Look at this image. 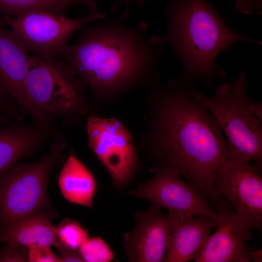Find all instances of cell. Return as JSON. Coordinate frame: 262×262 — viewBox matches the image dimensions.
Returning <instances> with one entry per match:
<instances>
[{
    "mask_svg": "<svg viewBox=\"0 0 262 262\" xmlns=\"http://www.w3.org/2000/svg\"><path fill=\"white\" fill-rule=\"evenodd\" d=\"M0 109L10 115L14 114L16 108L0 86Z\"/></svg>",
    "mask_w": 262,
    "mask_h": 262,
    "instance_id": "484cf974",
    "label": "cell"
},
{
    "mask_svg": "<svg viewBox=\"0 0 262 262\" xmlns=\"http://www.w3.org/2000/svg\"><path fill=\"white\" fill-rule=\"evenodd\" d=\"M88 146L110 174L114 186L121 189L133 179L140 166L131 134L116 117H87Z\"/></svg>",
    "mask_w": 262,
    "mask_h": 262,
    "instance_id": "52a82bcc",
    "label": "cell"
},
{
    "mask_svg": "<svg viewBox=\"0 0 262 262\" xmlns=\"http://www.w3.org/2000/svg\"><path fill=\"white\" fill-rule=\"evenodd\" d=\"M54 230L61 245V249L79 251L89 237L87 229L79 222L69 218H65L59 224L54 226Z\"/></svg>",
    "mask_w": 262,
    "mask_h": 262,
    "instance_id": "d6986e66",
    "label": "cell"
},
{
    "mask_svg": "<svg viewBox=\"0 0 262 262\" xmlns=\"http://www.w3.org/2000/svg\"><path fill=\"white\" fill-rule=\"evenodd\" d=\"M1 235V231H0V235Z\"/></svg>",
    "mask_w": 262,
    "mask_h": 262,
    "instance_id": "f1b7e54d",
    "label": "cell"
},
{
    "mask_svg": "<svg viewBox=\"0 0 262 262\" xmlns=\"http://www.w3.org/2000/svg\"><path fill=\"white\" fill-rule=\"evenodd\" d=\"M48 138L33 123L16 121L0 128V176L38 150Z\"/></svg>",
    "mask_w": 262,
    "mask_h": 262,
    "instance_id": "9a60e30c",
    "label": "cell"
},
{
    "mask_svg": "<svg viewBox=\"0 0 262 262\" xmlns=\"http://www.w3.org/2000/svg\"><path fill=\"white\" fill-rule=\"evenodd\" d=\"M150 170L154 173L152 178L139 183L129 195L147 200L170 212L217 220L218 213L209 201L176 171L158 167H151Z\"/></svg>",
    "mask_w": 262,
    "mask_h": 262,
    "instance_id": "8fae6325",
    "label": "cell"
},
{
    "mask_svg": "<svg viewBox=\"0 0 262 262\" xmlns=\"http://www.w3.org/2000/svg\"><path fill=\"white\" fill-rule=\"evenodd\" d=\"M84 4L88 13L99 12L95 0H0V13L18 16L32 12L65 16L69 8Z\"/></svg>",
    "mask_w": 262,
    "mask_h": 262,
    "instance_id": "ac0fdd59",
    "label": "cell"
},
{
    "mask_svg": "<svg viewBox=\"0 0 262 262\" xmlns=\"http://www.w3.org/2000/svg\"><path fill=\"white\" fill-rule=\"evenodd\" d=\"M28 51L22 41L0 22V86L33 125L48 132L53 128L54 121L33 102L26 88L31 57Z\"/></svg>",
    "mask_w": 262,
    "mask_h": 262,
    "instance_id": "30bf717a",
    "label": "cell"
},
{
    "mask_svg": "<svg viewBox=\"0 0 262 262\" xmlns=\"http://www.w3.org/2000/svg\"><path fill=\"white\" fill-rule=\"evenodd\" d=\"M25 85L33 102L55 120L73 124L93 115L86 85L66 62L35 53L30 57Z\"/></svg>",
    "mask_w": 262,
    "mask_h": 262,
    "instance_id": "5b68a950",
    "label": "cell"
},
{
    "mask_svg": "<svg viewBox=\"0 0 262 262\" xmlns=\"http://www.w3.org/2000/svg\"><path fill=\"white\" fill-rule=\"evenodd\" d=\"M216 221L209 218L183 215L170 235L163 262H187L194 259Z\"/></svg>",
    "mask_w": 262,
    "mask_h": 262,
    "instance_id": "5bb4252c",
    "label": "cell"
},
{
    "mask_svg": "<svg viewBox=\"0 0 262 262\" xmlns=\"http://www.w3.org/2000/svg\"><path fill=\"white\" fill-rule=\"evenodd\" d=\"M64 139L53 141L49 151L36 162L16 164L0 176L1 235L15 221L49 206L50 173L60 162Z\"/></svg>",
    "mask_w": 262,
    "mask_h": 262,
    "instance_id": "8992f818",
    "label": "cell"
},
{
    "mask_svg": "<svg viewBox=\"0 0 262 262\" xmlns=\"http://www.w3.org/2000/svg\"><path fill=\"white\" fill-rule=\"evenodd\" d=\"M84 262H109L114 258V252L101 237H90L79 250Z\"/></svg>",
    "mask_w": 262,
    "mask_h": 262,
    "instance_id": "ffe728a7",
    "label": "cell"
},
{
    "mask_svg": "<svg viewBox=\"0 0 262 262\" xmlns=\"http://www.w3.org/2000/svg\"><path fill=\"white\" fill-rule=\"evenodd\" d=\"M26 248L28 262H61L59 257L53 253L50 246L33 245Z\"/></svg>",
    "mask_w": 262,
    "mask_h": 262,
    "instance_id": "44dd1931",
    "label": "cell"
},
{
    "mask_svg": "<svg viewBox=\"0 0 262 262\" xmlns=\"http://www.w3.org/2000/svg\"><path fill=\"white\" fill-rule=\"evenodd\" d=\"M183 215L162 213L154 204L138 211L134 228L123 236V246L128 260L135 262H163L169 237Z\"/></svg>",
    "mask_w": 262,
    "mask_h": 262,
    "instance_id": "7c38bea8",
    "label": "cell"
},
{
    "mask_svg": "<svg viewBox=\"0 0 262 262\" xmlns=\"http://www.w3.org/2000/svg\"><path fill=\"white\" fill-rule=\"evenodd\" d=\"M217 194L224 197L236 213L251 228L262 227V179L260 166L228 156L214 173Z\"/></svg>",
    "mask_w": 262,
    "mask_h": 262,
    "instance_id": "9c48e42d",
    "label": "cell"
},
{
    "mask_svg": "<svg viewBox=\"0 0 262 262\" xmlns=\"http://www.w3.org/2000/svg\"><path fill=\"white\" fill-rule=\"evenodd\" d=\"M24 247L6 244L0 248V262H28L27 252Z\"/></svg>",
    "mask_w": 262,
    "mask_h": 262,
    "instance_id": "7402d4cb",
    "label": "cell"
},
{
    "mask_svg": "<svg viewBox=\"0 0 262 262\" xmlns=\"http://www.w3.org/2000/svg\"><path fill=\"white\" fill-rule=\"evenodd\" d=\"M165 14L168 25L163 36L180 59L182 76L189 84L203 81L212 87L225 70L215 63L218 55L239 41L261 42L229 27L215 8L205 0H170Z\"/></svg>",
    "mask_w": 262,
    "mask_h": 262,
    "instance_id": "3957f363",
    "label": "cell"
},
{
    "mask_svg": "<svg viewBox=\"0 0 262 262\" xmlns=\"http://www.w3.org/2000/svg\"><path fill=\"white\" fill-rule=\"evenodd\" d=\"M47 211L31 213L12 222L0 235V243L27 248L33 245L54 246L62 248Z\"/></svg>",
    "mask_w": 262,
    "mask_h": 262,
    "instance_id": "2e32d148",
    "label": "cell"
},
{
    "mask_svg": "<svg viewBox=\"0 0 262 262\" xmlns=\"http://www.w3.org/2000/svg\"><path fill=\"white\" fill-rule=\"evenodd\" d=\"M87 23L64 57L100 110L136 88L160 84L158 66L166 44L163 37H147V25L126 23L120 17Z\"/></svg>",
    "mask_w": 262,
    "mask_h": 262,
    "instance_id": "7a4b0ae2",
    "label": "cell"
},
{
    "mask_svg": "<svg viewBox=\"0 0 262 262\" xmlns=\"http://www.w3.org/2000/svg\"><path fill=\"white\" fill-rule=\"evenodd\" d=\"M148 0H114L112 4L111 9L113 11L116 12L118 8L123 5L125 10L121 15V18L126 20L130 15L131 6L133 3L136 4L139 7H143L145 3Z\"/></svg>",
    "mask_w": 262,
    "mask_h": 262,
    "instance_id": "cb8c5ba5",
    "label": "cell"
},
{
    "mask_svg": "<svg viewBox=\"0 0 262 262\" xmlns=\"http://www.w3.org/2000/svg\"><path fill=\"white\" fill-rule=\"evenodd\" d=\"M217 229L198 251L196 262H250L245 242L251 237L250 224L233 209L218 213Z\"/></svg>",
    "mask_w": 262,
    "mask_h": 262,
    "instance_id": "4fadbf2b",
    "label": "cell"
},
{
    "mask_svg": "<svg viewBox=\"0 0 262 262\" xmlns=\"http://www.w3.org/2000/svg\"><path fill=\"white\" fill-rule=\"evenodd\" d=\"M191 86L180 75L147 89L146 127L136 147L152 167L178 172L218 213L230 207L214 183V172L228 155L227 142L213 115L191 96Z\"/></svg>",
    "mask_w": 262,
    "mask_h": 262,
    "instance_id": "6da1fadb",
    "label": "cell"
},
{
    "mask_svg": "<svg viewBox=\"0 0 262 262\" xmlns=\"http://www.w3.org/2000/svg\"><path fill=\"white\" fill-rule=\"evenodd\" d=\"M59 256L61 262H84L79 251L66 248L59 250Z\"/></svg>",
    "mask_w": 262,
    "mask_h": 262,
    "instance_id": "d4e9b609",
    "label": "cell"
},
{
    "mask_svg": "<svg viewBox=\"0 0 262 262\" xmlns=\"http://www.w3.org/2000/svg\"><path fill=\"white\" fill-rule=\"evenodd\" d=\"M262 249H259L253 250L252 248H248V253L251 262H262Z\"/></svg>",
    "mask_w": 262,
    "mask_h": 262,
    "instance_id": "4316f807",
    "label": "cell"
},
{
    "mask_svg": "<svg viewBox=\"0 0 262 262\" xmlns=\"http://www.w3.org/2000/svg\"><path fill=\"white\" fill-rule=\"evenodd\" d=\"M262 0H237L236 7L238 10L245 14H251L253 11L258 14L262 13Z\"/></svg>",
    "mask_w": 262,
    "mask_h": 262,
    "instance_id": "603a6c76",
    "label": "cell"
},
{
    "mask_svg": "<svg viewBox=\"0 0 262 262\" xmlns=\"http://www.w3.org/2000/svg\"><path fill=\"white\" fill-rule=\"evenodd\" d=\"M58 186L63 197L73 204L93 207L97 184L96 179L85 164L75 155L73 149L60 173Z\"/></svg>",
    "mask_w": 262,
    "mask_h": 262,
    "instance_id": "e0dca14e",
    "label": "cell"
},
{
    "mask_svg": "<svg viewBox=\"0 0 262 262\" xmlns=\"http://www.w3.org/2000/svg\"><path fill=\"white\" fill-rule=\"evenodd\" d=\"M247 76L240 73L207 97L192 85L191 96L206 108L215 119L226 138L227 156L235 160L260 164L262 159V120L252 112L247 95Z\"/></svg>",
    "mask_w": 262,
    "mask_h": 262,
    "instance_id": "277c9868",
    "label": "cell"
},
{
    "mask_svg": "<svg viewBox=\"0 0 262 262\" xmlns=\"http://www.w3.org/2000/svg\"><path fill=\"white\" fill-rule=\"evenodd\" d=\"M105 16L104 13L99 12L69 18L49 13L32 12L16 16L5 23L10 26L28 51L58 59L68 52V40L74 32L85 24Z\"/></svg>",
    "mask_w": 262,
    "mask_h": 262,
    "instance_id": "ba28073f",
    "label": "cell"
},
{
    "mask_svg": "<svg viewBox=\"0 0 262 262\" xmlns=\"http://www.w3.org/2000/svg\"><path fill=\"white\" fill-rule=\"evenodd\" d=\"M251 108L253 114L258 118L262 119V104L261 102H254L252 101Z\"/></svg>",
    "mask_w": 262,
    "mask_h": 262,
    "instance_id": "83f0119b",
    "label": "cell"
}]
</instances>
